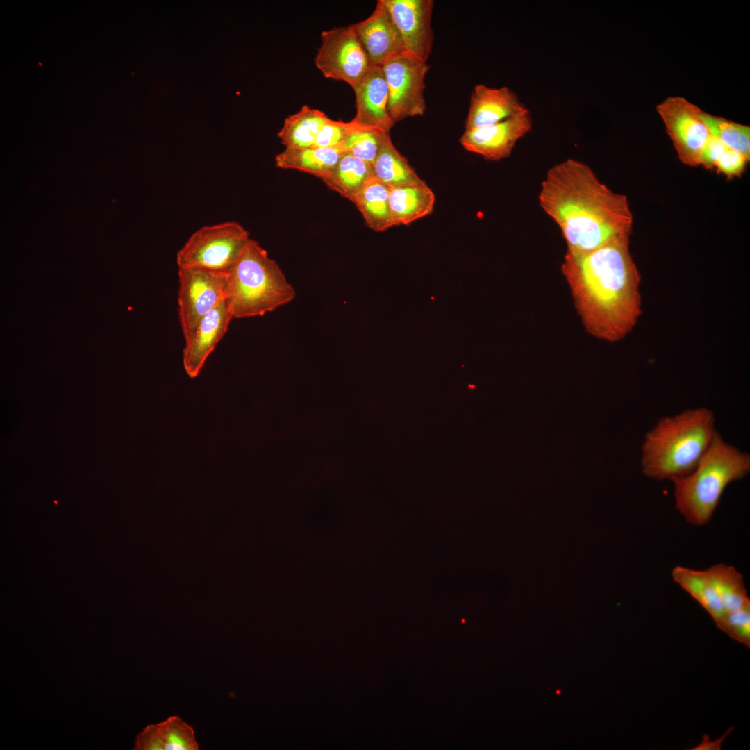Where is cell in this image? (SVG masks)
<instances>
[{
  "instance_id": "6da1fadb",
  "label": "cell",
  "mask_w": 750,
  "mask_h": 750,
  "mask_svg": "<svg viewBox=\"0 0 750 750\" xmlns=\"http://www.w3.org/2000/svg\"><path fill=\"white\" fill-rule=\"evenodd\" d=\"M631 235L587 251H567L561 271L586 331L610 342L624 339L642 313L641 275L630 252Z\"/></svg>"
},
{
  "instance_id": "7a4b0ae2",
  "label": "cell",
  "mask_w": 750,
  "mask_h": 750,
  "mask_svg": "<svg viewBox=\"0 0 750 750\" xmlns=\"http://www.w3.org/2000/svg\"><path fill=\"white\" fill-rule=\"evenodd\" d=\"M538 200L559 226L567 251H590L631 234L633 217L627 197L612 191L581 160L567 158L552 166Z\"/></svg>"
},
{
  "instance_id": "3957f363",
  "label": "cell",
  "mask_w": 750,
  "mask_h": 750,
  "mask_svg": "<svg viewBox=\"0 0 750 750\" xmlns=\"http://www.w3.org/2000/svg\"><path fill=\"white\" fill-rule=\"evenodd\" d=\"M717 433L714 412L706 407L660 418L647 431L642 444L643 474L658 481H672L689 474Z\"/></svg>"
},
{
  "instance_id": "277c9868",
  "label": "cell",
  "mask_w": 750,
  "mask_h": 750,
  "mask_svg": "<svg viewBox=\"0 0 750 750\" xmlns=\"http://www.w3.org/2000/svg\"><path fill=\"white\" fill-rule=\"evenodd\" d=\"M749 472V454L726 442L717 431L694 470L672 481L676 508L690 524L704 525L711 519L727 485Z\"/></svg>"
},
{
  "instance_id": "5b68a950",
  "label": "cell",
  "mask_w": 750,
  "mask_h": 750,
  "mask_svg": "<svg viewBox=\"0 0 750 750\" xmlns=\"http://www.w3.org/2000/svg\"><path fill=\"white\" fill-rule=\"evenodd\" d=\"M295 294L277 262L250 238L226 274L225 300L233 318L263 316Z\"/></svg>"
},
{
  "instance_id": "8992f818",
  "label": "cell",
  "mask_w": 750,
  "mask_h": 750,
  "mask_svg": "<svg viewBox=\"0 0 750 750\" xmlns=\"http://www.w3.org/2000/svg\"><path fill=\"white\" fill-rule=\"evenodd\" d=\"M250 240L239 223L228 221L195 231L176 256L178 267H199L227 274Z\"/></svg>"
},
{
  "instance_id": "52a82bcc",
  "label": "cell",
  "mask_w": 750,
  "mask_h": 750,
  "mask_svg": "<svg viewBox=\"0 0 750 750\" xmlns=\"http://www.w3.org/2000/svg\"><path fill=\"white\" fill-rule=\"evenodd\" d=\"M226 274L199 267H178V312L185 340L225 300Z\"/></svg>"
},
{
  "instance_id": "ba28073f",
  "label": "cell",
  "mask_w": 750,
  "mask_h": 750,
  "mask_svg": "<svg viewBox=\"0 0 750 750\" xmlns=\"http://www.w3.org/2000/svg\"><path fill=\"white\" fill-rule=\"evenodd\" d=\"M389 92L388 109L394 123L422 116L426 110L425 76L429 65L408 51L396 54L383 65Z\"/></svg>"
},
{
  "instance_id": "9c48e42d",
  "label": "cell",
  "mask_w": 750,
  "mask_h": 750,
  "mask_svg": "<svg viewBox=\"0 0 750 750\" xmlns=\"http://www.w3.org/2000/svg\"><path fill=\"white\" fill-rule=\"evenodd\" d=\"M315 63L326 78L344 81L352 88L373 66L352 25L322 33Z\"/></svg>"
},
{
  "instance_id": "30bf717a",
  "label": "cell",
  "mask_w": 750,
  "mask_h": 750,
  "mask_svg": "<svg viewBox=\"0 0 750 750\" xmlns=\"http://www.w3.org/2000/svg\"><path fill=\"white\" fill-rule=\"evenodd\" d=\"M656 108L679 160L686 165H699L702 150L710 136L698 115L699 108L683 97H669Z\"/></svg>"
},
{
  "instance_id": "8fae6325",
  "label": "cell",
  "mask_w": 750,
  "mask_h": 750,
  "mask_svg": "<svg viewBox=\"0 0 750 750\" xmlns=\"http://www.w3.org/2000/svg\"><path fill=\"white\" fill-rule=\"evenodd\" d=\"M532 118L526 108L504 121L465 130L460 142L465 149L488 160H500L510 156L516 142L530 132Z\"/></svg>"
},
{
  "instance_id": "7c38bea8",
  "label": "cell",
  "mask_w": 750,
  "mask_h": 750,
  "mask_svg": "<svg viewBox=\"0 0 750 750\" xmlns=\"http://www.w3.org/2000/svg\"><path fill=\"white\" fill-rule=\"evenodd\" d=\"M408 52L427 62L434 40L432 0H383Z\"/></svg>"
},
{
  "instance_id": "4fadbf2b",
  "label": "cell",
  "mask_w": 750,
  "mask_h": 750,
  "mask_svg": "<svg viewBox=\"0 0 750 750\" xmlns=\"http://www.w3.org/2000/svg\"><path fill=\"white\" fill-rule=\"evenodd\" d=\"M352 26L372 65L382 66L392 56L407 51L383 0L369 17Z\"/></svg>"
},
{
  "instance_id": "5bb4252c",
  "label": "cell",
  "mask_w": 750,
  "mask_h": 750,
  "mask_svg": "<svg viewBox=\"0 0 750 750\" xmlns=\"http://www.w3.org/2000/svg\"><path fill=\"white\" fill-rule=\"evenodd\" d=\"M353 89L356 107L353 120L390 133L395 123L388 109L389 92L382 67L373 65Z\"/></svg>"
},
{
  "instance_id": "9a60e30c",
  "label": "cell",
  "mask_w": 750,
  "mask_h": 750,
  "mask_svg": "<svg viewBox=\"0 0 750 750\" xmlns=\"http://www.w3.org/2000/svg\"><path fill=\"white\" fill-rule=\"evenodd\" d=\"M233 318L226 300L207 314L185 340L183 365L190 378L198 376L208 357L226 333Z\"/></svg>"
},
{
  "instance_id": "2e32d148",
  "label": "cell",
  "mask_w": 750,
  "mask_h": 750,
  "mask_svg": "<svg viewBox=\"0 0 750 750\" xmlns=\"http://www.w3.org/2000/svg\"><path fill=\"white\" fill-rule=\"evenodd\" d=\"M526 108L516 93L507 86L492 88L476 85L471 95L465 130L504 121Z\"/></svg>"
},
{
  "instance_id": "e0dca14e",
  "label": "cell",
  "mask_w": 750,
  "mask_h": 750,
  "mask_svg": "<svg viewBox=\"0 0 750 750\" xmlns=\"http://www.w3.org/2000/svg\"><path fill=\"white\" fill-rule=\"evenodd\" d=\"M192 726L178 715L147 725L135 737V750H198Z\"/></svg>"
},
{
  "instance_id": "ac0fdd59",
  "label": "cell",
  "mask_w": 750,
  "mask_h": 750,
  "mask_svg": "<svg viewBox=\"0 0 750 750\" xmlns=\"http://www.w3.org/2000/svg\"><path fill=\"white\" fill-rule=\"evenodd\" d=\"M435 203L434 192L423 180L390 188L389 206L394 226H408L430 215Z\"/></svg>"
},
{
  "instance_id": "d6986e66",
  "label": "cell",
  "mask_w": 750,
  "mask_h": 750,
  "mask_svg": "<svg viewBox=\"0 0 750 750\" xmlns=\"http://www.w3.org/2000/svg\"><path fill=\"white\" fill-rule=\"evenodd\" d=\"M344 153L342 147L285 148L276 156L275 163L279 168L303 172L322 179L332 171Z\"/></svg>"
},
{
  "instance_id": "ffe728a7",
  "label": "cell",
  "mask_w": 750,
  "mask_h": 750,
  "mask_svg": "<svg viewBox=\"0 0 750 750\" xmlns=\"http://www.w3.org/2000/svg\"><path fill=\"white\" fill-rule=\"evenodd\" d=\"M373 176L370 163L344 153L332 171L322 180L330 189L353 202Z\"/></svg>"
},
{
  "instance_id": "44dd1931",
  "label": "cell",
  "mask_w": 750,
  "mask_h": 750,
  "mask_svg": "<svg viewBox=\"0 0 750 750\" xmlns=\"http://www.w3.org/2000/svg\"><path fill=\"white\" fill-rule=\"evenodd\" d=\"M390 188L372 177L353 201L370 229L385 231L394 226L389 206Z\"/></svg>"
},
{
  "instance_id": "7402d4cb",
  "label": "cell",
  "mask_w": 750,
  "mask_h": 750,
  "mask_svg": "<svg viewBox=\"0 0 750 750\" xmlns=\"http://www.w3.org/2000/svg\"><path fill=\"white\" fill-rule=\"evenodd\" d=\"M328 118L323 111L305 105L285 119L278 137L285 148L314 146L320 129Z\"/></svg>"
},
{
  "instance_id": "603a6c76",
  "label": "cell",
  "mask_w": 750,
  "mask_h": 750,
  "mask_svg": "<svg viewBox=\"0 0 750 750\" xmlns=\"http://www.w3.org/2000/svg\"><path fill=\"white\" fill-rule=\"evenodd\" d=\"M705 572L726 612L750 607L743 576L733 566L717 563Z\"/></svg>"
},
{
  "instance_id": "cb8c5ba5",
  "label": "cell",
  "mask_w": 750,
  "mask_h": 750,
  "mask_svg": "<svg viewBox=\"0 0 750 750\" xmlns=\"http://www.w3.org/2000/svg\"><path fill=\"white\" fill-rule=\"evenodd\" d=\"M673 580L694 599L717 624L726 611L710 582L705 570H696L683 566L675 567Z\"/></svg>"
},
{
  "instance_id": "d4e9b609",
  "label": "cell",
  "mask_w": 750,
  "mask_h": 750,
  "mask_svg": "<svg viewBox=\"0 0 750 750\" xmlns=\"http://www.w3.org/2000/svg\"><path fill=\"white\" fill-rule=\"evenodd\" d=\"M373 176L389 188L422 181L389 136L372 164Z\"/></svg>"
},
{
  "instance_id": "484cf974",
  "label": "cell",
  "mask_w": 750,
  "mask_h": 750,
  "mask_svg": "<svg viewBox=\"0 0 750 750\" xmlns=\"http://www.w3.org/2000/svg\"><path fill=\"white\" fill-rule=\"evenodd\" d=\"M698 115L710 134L728 149L738 151L750 158V127L712 115L699 108Z\"/></svg>"
},
{
  "instance_id": "4316f807",
  "label": "cell",
  "mask_w": 750,
  "mask_h": 750,
  "mask_svg": "<svg viewBox=\"0 0 750 750\" xmlns=\"http://www.w3.org/2000/svg\"><path fill=\"white\" fill-rule=\"evenodd\" d=\"M389 136L390 133L379 128L363 126L357 124V126L350 133L342 147L345 153H350L372 165Z\"/></svg>"
},
{
  "instance_id": "83f0119b",
  "label": "cell",
  "mask_w": 750,
  "mask_h": 750,
  "mask_svg": "<svg viewBox=\"0 0 750 750\" xmlns=\"http://www.w3.org/2000/svg\"><path fill=\"white\" fill-rule=\"evenodd\" d=\"M716 625L730 638L749 648L750 607L726 612Z\"/></svg>"
},
{
  "instance_id": "f1b7e54d",
  "label": "cell",
  "mask_w": 750,
  "mask_h": 750,
  "mask_svg": "<svg viewBox=\"0 0 750 750\" xmlns=\"http://www.w3.org/2000/svg\"><path fill=\"white\" fill-rule=\"evenodd\" d=\"M357 126L353 119L350 122L333 120L328 118L320 129L314 146L319 147H342L350 133Z\"/></svg>"
},
{
  "instance_id": "f546056e",
  "label": "cell",
  "mask_w": 750,
  "mask_h": 750,
  "mask_svg": "<svg viewBox=\"0 0 750 750\" xmlns=\"http://www.w3.org/2000/svg\"><path fill=\"white\" fill-rule=\"evenodd\" d=\"M749 159L741 152L728 148L717 161L715 169L728 178L738 177L742 174Z\"/></svg>"
},
{
  "instance_id": "4dcf8cb0",
  "label": "cell",
  "mask_w": 750,
  "mask_h": 750,
  "mask_svg": "<svg viewBox=\"0 0 750 750\" xmlns=\"http://www.w3.org/2000/svg\"><path fill=\"white\" fill-rule=\"evenodd\" d=\"M727 149L728 147L722 142L710 134L702 150L699 165L707 169H715L717 161Z\"/></svg>"
},
{
  "instance_id": "1f68e13d",
  "label": "cell",
  "mask_w": 750,
  "mask_h": 750,
  "mask_svg": "<svg viewBox=\"0 0 750 750\" xmlns=\"http://www.w3.org/2000/svg\"><path fill=\"white\" fill-rule=\"evenodd\" d=\"M731 730H732V728H730V729H728L726 732V733L724 735H723L720 738L717 739L716 740H710L708 736L704 735L703 737V738H702V741L701 742V743L699 744H698L697 747H695L696 748H694L692 749H696V750H708H708H710V749L719 750V749H721V747H722V744L724 740H725L726 736L731 732Z\"/></svg>"
}]
</instances>
